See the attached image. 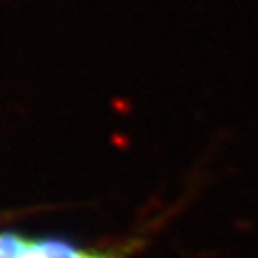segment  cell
I'll return each mask as SVG.
<instances>
[{
	"label": "cell",
	"mask_w": 258,
	"mask_h": 258,
	"mask_svg": "<svg viewBox=\"0 0 258 258\" xmlns=\"http://www.w3.org/2000/svg\"><path fill=\"white\" fill-rule=\"evenodd\" d=\"M0 258H119V252L81 249L63 239H31L19 233H0Z\"/></svg>",
	"instance_id": "obj_1"
}]
</instances>
